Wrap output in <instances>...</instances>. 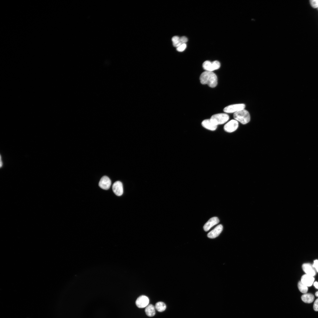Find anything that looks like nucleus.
Wrapping results in <instances>:
<instances>
[{"label": "nucleus", "instance_id": "nucleus-16", "mask_svg": "<svg viewBox=\"0 0 318 318\" xmlns=\"http://www.w3.org/2000/svg\"><path fill=\"white\" fill-rule=\"evenodd\" d=\"M155 306L152 304L149 305L147 306L145 310V312L147 315L150 317L154 316L155 314Z\"/></svg>", "mask_w": 318, "mask_h": 318}, {"label": "nucleus", "instance_id": "nucleus-7", "mask_svg": "<svg viewBox=\"0 0 318 318\" xmlns=\"http://www.w3.org/2000/svg\"><path fill=\"white\" fill-rule=\"evenodd\" d=\"M112 190L114 193L117 196H121L124 192L123 186L122 183L119 181L115 182L113 185Z\"/></svg>", "mask_w": 318, "mask_h": 318}, {"label": "nucleus", "instance_id": "nucleus-15", "mask_svg": "<svg viewBox=\"0 0 318 318\" xmlns=\"http://www.w3.org/2000/svg\"><path fill=\"white\" fill-rule=\"evenodd\" d=\"M314 296L310 293H305L301 297L302 301L306 303H310L312 302L314 299Z\"/></svg>", "mask_w": 318, "mask_h": 318}, {"label": "nucleus", "instance_id": "nucleus-8", "mask_svg": "<svg viewBox=\"0 0 318 318\" xmlns=\"http://www.w3.org/2000/svg\"><path fill=\"white\" fill-rule=\"evenodd\" d=\"M112 184L111 180L108 177L103 176L100 179L99 183V186L101 189L107 190L110 187Z\"/></svg>", "mask_w": 318, "mask_h": 318}, {"label": "nucleus", "instance_id": "nucleus-27", "mask_svg": "<svg viewBox=\"0 0 318 318\" xmlns=\"http://www.w3.org/2000/svg\"><path fill=\"white\" fill-rule=\"evenodd\" d=\"M315 296L317 297H318V291H317V292H316V293H315Z\"/></svg>", "mask_w": 318, "mask_h": 318}, {"label": "nucleus", "instance_id": "nucleus-4", "mask_svg": "<svg viewBox=\"0 0 318 318\" xmlns=\"http://www.w3.org/2000/svg\"><path fill=\"white\" fill-rule=\"evenodd\" d=\"M221 65L218 61H214L211 62L209 61H206L203 64V67L206 71L212 72L219 69Z\"/></svg>", "mask_w": 318, "mask_h": 318}, {"label": "nucleus", "instance_id": "nucleus-2", "mask_svg": "<svg viewBox=\"0 0 318 318\" xmlns=\"http://www.w3.org/2000/svg\"><path fill=\"white\" fill-rule=\"evenodd\" d=\"M233 116L235 120L244 125L248 123L250 120L249 113L244 109L235 113Z\"/></svg>", "mask_w": 318, "mask_h": 318}, {"label": "nucleus", "instance_id": "nucleus-21", "mask_svg": "<svg viewBox=\"0 0 318 318\" xmlns=\"http://www.w3.org/2000/svg\"><path fill=\"white\" fill-rule=\"evenodd\" d=\"M310 3L313 7L318 8V0H311L310 1Z\"/></svg>", "mask_w": 318, "mask_h": 318}, {"label": "nucleus", "instance_id": "nucleus-11", "mask_svg": "<svg viewBox=\"0 0 318 318\" xmlns=\"http://www.w3.org/2000/svg\"><path fill=\"white\" fill-rule=\"evenodd\" d=\"M223 228V226L222 225H218L208 234V237L211 239L215 238L217 237L221 233Z\"/></svg>", "mask_w": 318, "mask_h": 318}, {"label": "nucleus", "instance_id": "nucleus-10", "mask_svg": "<svg viewBox=\"0 0 318 318\" xmlns=\"http://www.w3.org/2000/svg\"><path fill=\"white\" fill-rule=\"evenodd\" d=\"M201 124L204 128L211 131H216L218 127V126L212 123L210 119L203 120Z\"/></svg>", "mask_w": 318, "mask_h": 318}, {"label": "nucleus", "instance_id": "nucleus-24", "mask_svg": "<svg viewBox=\"0 0 318 318\" xmlns=\"http://www.w3.org/2000/svg\"><path fill=\"white\" fill-rule=\"evenodd\" d=\"M313 266L315 268L317 271L318 272V260H316L314 261Z\"/></svg>", "mask_w": 318, "mask_h": 318}, {"label": "nucleus", "instance_id": "nucleus-12", "mask_svg": "<svg viewBox=\"0 0 318 318\" xmlns=\"http://www.w3.org/2000/svg\"><path fill=\"white\" fill-rule=\"evenodd\" d=\"M313 265L310 263H304L302 265V268L306 274L313 277L316 274Z\"/></svg>", "mask_w": 318, "mask_h": 318}, {"label": "nucleus", "instance_id": "nucleus-5", "mask_svg": "<svg viewBox=\"0 0 318 318\" xmlns=\"http://www.w3.org/2000/svg\"><path fill=\"white\" fill-rule=\"evenodd\" d=\"M239 127V123L235 120H231L227 123L224 127V130L226 132L231 133L235 131Z\"/></svg>", "mask_w": 318, "mask_h": 318}, {"label": "nucleus", "instance_id": "nucleus-14", "mask_svg": "<svg viewBox=\"0 0 318 318\" xmlns=\"http://www.w3.org/2000/svg\"><path fill=\"white\" fill-rule=\"evenodd\" d=\"M314 280L313 277L306 274L302 276L301 282L306 286L310 287L313 284Z\"/></svg>", "mask_w": 318, "mask_h": 318}, {"label": "nucleus", "instance_id": "nucleus-17", "mask_svg": "<svg viewBox=\"0 0 318 318\" xmlns=\"http://www.w3.org/2000/svg\"><path fill=\"white\" fill-rule=\"evenodd\" d=\"M155 308L159 312H162L165 310L166 306L165 304L162 302H158L156 303L155 306Z\"/></svg>", "mask_w": 318, "mask_h": 318}, {"label": "nucleus", "instance_id": "nucleus-9", "mask_svg": "<svg viewBox=\"0 0 318 318\" xmlns=\"http://www.w3.org/2000/svg\"><path fill=\"white\" fill-rule=\"evenodd\" d=\"M149 303V298L145 296H142L139 297L136 302L137 306L139 308L146 307L148 305Z\"/></svg>", "mask_w": 318, "mask_h": 318}, {"label": "nucleus", "instance_id": "nucleus-23", "mask_svg": "<svg viewBox=\"0 0 318 318\" xmlns=\"http://www.w3.org/2000/svg\"><path fill=\"white\" fill-rule=\"evenodd\" d=\"M180 41L182 43H186L188 41V39L185 36H182L180 38Z\"/></svg>", "mask_w": 318, "mask_h": 318}, {"label": "nucleus", "instance_id": "nucleus-26", "mask_svg": "<svg viewBox=\"0 0 318 318\" xmlns=\"http://www.w3.org/2000/svg\"><path fill=\"white\" fill-rule=\"evenodd\" d=\"M2 166H3V163H2V162L1 157V167H2Z\"/></svg>", "mask_w": 318, "mask_h": 318}, {"label": "nucleus", "instance_id": "nucleus-22", "mask_svg": "<svg viewBox=\"0 0 318 318\" xmlns=\"http://www.w3.org/2000/svg\"><path fill=\"white\" fill-rule=\"evenodd\" d=\"M313 309L315 311H318V298L316 300L314 303Z\"/></svg>", "mask_w": 318, "mask_h": 318}, {"label": "nucleus", "instance_id": "nucleus-25", "mask_svg": "<svg viewBox=\"0 0 318 318\" xmlns=\"http://www.w3.org/2000/svg\"><path fill=\"white\" fill-rule=\"evenodd\" d=\"M314 286L315 287V288H317V289H318V282H315L314 283Z\"/></svg>", "mask_w": 318, "mask_h": 318}, {"label": "nucleus", "instance_id": "nucleus-20", "mask_svg": "<svg viewBox=\"0 0 318 318\" xmlns=\"http://www.w3.org/2000/svg\"><path fill=\"white\" fill-rule=\"evenodd\" d=\"M187 47V45L186 43H183L179 46L177 48V51L179 52H182L184 51Z\"/></svg>", "mask_w": 318, "mask_h": 318}, {"label": "nucleus", "instance_id": "nucleus-1", "mask_svg": "<svg viewBox=\"0 0 318 318\" xmlns=\"http://www.w3.org/2000/svg\"><path fill=\"white\" fill-rule=\"evenodd\" d=\"M200 80L202 84H207L212 88L215 87L218 84L217 76L212 72L205 71L202 72L200 76Z\"/></svg>", "mask_w": 318, "mask_h": 318}, {"label": "nucleus", "instance_id": "nucleus-6", "mask_svg": "<svg viewBox=\"0 0 318 318\" xmlns=\"http://www.w3.org/2000/svg\"><path fill=\"white\" fill-rule=\"evenodd\" d=\"M246 105L244 104H233L227 106L224 109L226 113H235L244 109Z\"/></svg>", "mask_w": 318, "mask_h": 318}, {"label": "nucleus", "instance_id": "nucleus-19", "mask_svg": "<svg viewBox=\"0 0 318 318\" xmlns=\"http://www.w3.org/2000/svg\"><path fill=\"white\" fill-rule=\"evenodd\" d=\"M172 41L173 42V45L177 48L182 43L180 41V38L178 36H175L172 38Z\"/></svg>", "mask_w": 318, "mask_h": 318}, {"label": "nucleus", "instance_id": "nucleus-3", "mask_svg": "<svg viewBox=\"0 0 318 318\" xmlns=\"http://www.w3.org/2000/svg\"><path fill=\"white\" fill-rule=\"evenodd\" d=\"M229 116L226 114L221 113L212 116L210 120L216 126L223 124L229 120Z\"/></svg>", "mask_w": 318, "mask_h": 318}, {"label": "nucleus", "instance_id": "nucleus-13", "mask_svg": "<svg viewBox=\"0 0 318 318\" xmlns=\"http://www.w3.org/2000/svg\"><path fill=\"white\" fill-rule=\"evenodd\" d=\"M219 221V219L217 217L212 218L204 225V230L206 231H208L212 227L218 224Z\"/></svg>", "mask_w": 318, "mask_h": 318}, {"label": "nucleus", "instance_id": "nucleus-18", "mask_svg": "<svg viewBox=\"0 0 318 318\" xmlns=\"http://www.w3.org/2000/svg\"><path fill=\"white\" fill-rule=\"evenodd\" d=\"M298 287L300 291L302 293H306L308 290V287L306 286L301 281H299L298 283Z\"/></svg>", "mask_w": 318, "mask_h": 318}]
</instances>
